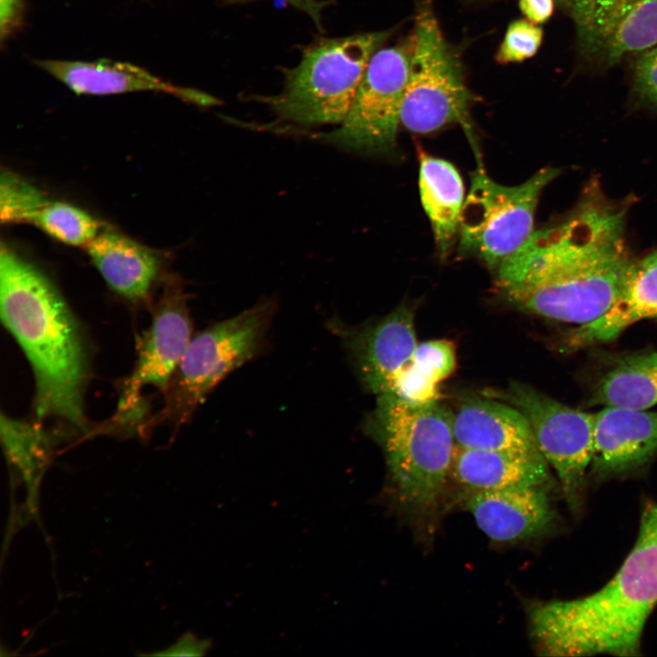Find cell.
<instances>
[{
    "mask_svg": "<svg viewBox=\"0 0 657 657\" xmlns=\"http://www.w3.org/2000/svg\"><path fill=\"white\" fill-rule=\"evenodd\" d=\"M656 604L657 503L648 501L636 541L612 579L582 598L534 604L531 635L548 656H635Z\"/></svg>",
    "mask_w": 657,
    "mask_h": 657,
    "instance_id": "1",
    "label": "cell"
},
{
    "mask_svg": "<svg viewBox=\"0 0 657 657\" xmlns=\"http://www.w3.org/2000/svg\"><path fill=\"white\" fill-rule=\"evenodd\" d=\"M0 308L2 322L31 366L37 416L56 417L86 431L88 367L78 323L48 278L3 245Z\"/></svg>",
    "mask_w": 657,
    "mask_h": 657,
    "instance_id": "2",
    "label": "cell"
},
{
    "mask_svg": "<svg viewBox=\"0 0 657 657\" xmlns=\"http://www.w3.org/2000/svg\"><path fill=\"white\" fill-rule=\"evenodd\" d=\"M632 262L625 235L587 247L530 241L495 269L496 285L518 309L578 327L611 308Z\"/></svg>",
    "mask_w": 657,
    "mask_h": 657,
    "instance_id": "3",
    "label": "cell"
},
{
    "mask_svg": "<svg viewBox=\"0 0 657 657\" xmlns=\"http://www.w3.org/2000/svg\"><path fill=\"white\" fill-rule=\"evenodd\" d=\"M367 425L384 451L398 500L416 511L432 507L452 471L453 413L440 402L413 405L381 394Z\"/></svg>",
    "mask_w": 657,
    "mask_h": 657,
    "instance_id": "4",
    "label": "cell"
},
{
    "mask_svg": "<svg viewBox=\"0 0 657 657\" xmlns=\"http://www.w3.org/2000/svg\"><path fill=\"white\" fill-rule=\"evenodd\" d=\"M390 36L385 30L320 38L304 50L295 68L286 71L282 91L262 100L283 121L339 124L370 57Z\"/></svg>",
    "mask_w": 657,
    "mask_h": 657,
    "instance_id": "5",
    "label": "cell"
},
{
    "mask_svg": "<svg viewBox=\"0 0 657 657\" xmlns=\"http://www.w3.org/2000/svg\"><path fill=\"white\" fill-rule=\"evenodd\" d=\"M275 309L272 300L261 301L192 337L163 392L157 421L174 428L189 421L224 377L263 349Z\"/></svg>",
    "mask_w": 657,
    "mask_h": 657,
    "instance_id": "6",
    "label": "cell"
},
{
    "mask_svg": "<svg viewBox=\"0 0 657 657\" xmlns=\"http://www.w3.org/2000/svg\"><path fill=\"white\" fill-rule=\"evenodd\" d=\"M560 173L538 170L526 182L500 184L478 167L471 177L459 225V253L496 267L534 233L535 214L543 190Z\"/></svg>",
    "mask_w": 657,
    "mask_h": 657,
    "instance_id": "7",
    "label": "cell"
},
{
    "mask_svg": "<svg viewBox=\"0 0 657 657\" xmlns=\"http://www.w3.org/2000/svg\"><path fill=\"white\" fill-rule=\"evenodd\" d=\"M401 124L426 134L460 122L468 127L470 93L458 57L429 0H416L415 28Z\"/></svg>",
    "mask_w": 657,
    "mask_h": 657,
    "instance_id": "8",
    "label": "cell"
},
{
    "mask_svg": "<svg viewBox=\"0 0 657 657\" xmlns=\"http://www.w3.org/2000/svg\"><path fill=\"white\" fill-rule=\"evenodd\" d=\"M493 396L527 417L537 448L555 471L568 506L579 512L593 454V413L568 406L519 382Z\"/></svg>",
    "mask_w": 657,
    "mask_h": 657,
    "instance_id": "9",
    "label": "cell"
},
{
    "mask_svg": "<svg viewBox=\"0 0 657 657\" xmlns=\"http://www.w3.org/2000/svg\"><path fill=\"white\" fill-rule=\"evenodd\" d=\"M413 38L381 47L370 57L353 102L339 127L320 139L366 153H388L396 145Z\"/></svg>",
    "mask_w": 657,
    "mask_h": 657,
    "instance_id": "10",
    "label": "cell"
},
{
    "mask_svg": "<svg viewBox=\"0 0 657 657\" xmlns=\"http://www.w3.org/2000/svg\"><path fill=\"white\" fill-rule=\"evenodd\" d=\"M192 339V321L186 298L178 286H169L159 300L150 327L138 338L137 359L124 381L114 420L140 421L144 412L143 391L162 392Z\"/></svg>",
    "mask_w": 657,
    "mask_h": 657,
    "instance_id": "11",
    "label": "cell"
},
{
    "mask_svg": "<svg viewBox=\"0 0 657 657\" xmlns=\"http://www.w3.org/2000/svg\"><path fill=\"white\" fill-rule=\"evenodd\" d=\"M581 50L606 66L657 45V0H560Z\"/></svg>",
    "mask_w": 657,
    "mask_h": 657,
    "instance_id": "12",
    "label": "cell"
},
{
    "mask_svg": "<svg viewBox=\"0 0 657 657\" xmlns=\"http://www.w3.org/2000/svg\"><path fill=\"white\" fill-rule=\"evenodd\" d=\"M329 324L344 343L363 386L378 396L391 393L396 375L412 361L418 345L412 309L400 305L360 328L339 320Z\"/></svg>",
    "mask_w": 657,
    "mask_h": 657,
    "instance_id": "13",
    "label": "cell"
},
{
    "mask_svg": "<svg viewBox=\"0 0 657 657\" xmlns=\"http://www.w3.org/2000/svg\"><path fill=\"white\" fill-rule=\"evenodd\" d=\"M590 473L621 477L642 470L657 454V412L603 407L593 413Z\"/></svg>",
    "mask_w": 657,
    "mask_h": 657,
    "instance_id": "14",
    "label": "cell"
},
{
    "mask_svg": "<svg viewBox=\"0 0 657 657\" xmlns=\"http://www.w3.org/2000/svg\"><path fill=\"white\" fill-rule=\"evenodd\" d=\"M465 504L478 527L498 542L538 536L555 518L546 487L470 492Z\"/></svg>",
    "mask_w": 657,
    "mask_h": 657,
    "instance_id": "15",
    "label": "cell"
},
{
    "mask_svg": "<svg viewBox=\"0 0 657 657\" xmlns=\"http://www.w3.org/2000/svg\"><path fill=\"white\" fill-rule=\"evenodd\" d=\"M36 64L78 95H112L135 91L165 92L193 102L206 104L203 93L177 87L135 65L97 61L37 60Z\"/></svg>",
    "mask_w": 657,
    "mask_h": 657,
    "instance_id": "16",
    "label": "cell"
},
{
    "mask_svg": "<svg viewBox=\"0 0 657 657\" xmlns=\"http://www.w3.org/2000/svg\"><path fill=\"white\" fill-rule=\"evenodd\" d=\"M648 318H657V250L633 260L611 308L594 321L572 329L566 348L579 350L613 341L631 325Z\"/></svg>",
    "mask_w": 657,
    "mask_h": 657,
    "instance_id": "17",
    "label": "cell"
},
{
    "mask_svg": "<svg viewBox=\"0 0 657 657\" xmlns=\"http://www.w3.org/2000/svg\"><path fill=\"white\" fill-rule=\"evenodd\" d=\"M456 446L538 453L527 417L515 406L491 399L468 398L453 413Z\"/></svg>",
    "mask_w": 657,
    "mask_h": 657,
    "instance_id": "18",
    "label": "cell"
},
{
    "mask_svg": "<svg viewBox=\"0 0 657 657\" xmlns=\"http://www.w3.org/2000/svg\"><path fill=\"white\" fill-rule=\"evenodd\" d=\"M548 464L541 453H519L456 446L452 471L470 492L546 487Z\"/></svg>",
    "mask_w": 657,
    "mask_h": 657,
    "instance_id": "19",
    "label": "cell"
},
{
    "mask_svg": "<svg viewBox=\"0 0 657 657\" xmlns=\"http://www.w3.org/2000/svg\"><path fill=\"white\" fill-rule=\"evenodd\" d=\"M87 249L112 290L130 301L146 299L159 273V260L151 249L109 230L101 231Z\"/></svg>",
    "mask_w": 657,
    "mask_h": 657,
    "instance_id": "20",
    "label": "cell"
},
{
    "mask_svg": "<svg viewBox=\"0 0 657 657\" xmlns=\"http://www.w3.org/2000/svg\"><path fill=\"white\" fill-rule=\"evenodd\" d=\"M419 192L430 221L437 251L446 256L459 232L464 187L457 169L448 161L419 152Z\"/></svg>",
    "mask_w": 657,
    "mask_h": 657,
    "instance_id": "21",
    "label": "cell"
},
{
    "mask_svg": "<svg viewBox=\"0 0 657 657\" xmlns=\"http://www.w3.org/2000/svg\"><path fill=\"white\" fill-rule=\"evenodd\" d=\"M590 405L648 410L657 404V352L616 358L596 380Z\"/></svg>",
    "mask_w": 657,
    "mask_h": 657,
    "instance_id": "22",
    "label": "cell"
},
{
    "mask_svg": "<svg viewBox=\"0 0 657 657\" xmlns=\"http://www.w3.org/2000/svg\"><path fill=\"white\" fill-rule=\"evenodd\" d=\"M1 439L13 466L26 480L36 481L51 454L49 433L39 424L2 414Z\"/></svg>",
    "mask_w": 657,
    "mask_h": 657,
    "instance_id": "23",
    "label": "cell"
},
{
    "mask_svg": "<svg viewBox=\"0 0 657 657\" xmlns=\"http://www.w3.org/2000/svg\"><path fill=\"white\" fill-rule=\"evenodd\" d=\"M31 224L67 245L87 247L101 232V223L85 211L62 202L48 201Z\"/></svg>",
    "mask_w": 657,
    "mask_h": 657,
    "instance_id": "24",
    "label": "cell"
},
{
    "mask_svg": "<svg viewBox=\"0 0 657 657\" xmlns=\"http://www.w3.org/2000/svg\"><path fill=\"white\" fill-rule=\"evenodd\" d=\"M0 189L1 220L5 223H31L49 201L36 187L9 172L2 173Z\"/></svg>",
    "mask_w": 657,
    "mask_h": 657,
    "instance_id": "25",
    "label": "cell"
},
{
    "mask_svg": "<svg viewBox=\"0 0 657 657\" xmlns=\"http://www.w3.org/2000/svg\"><path fill=\"white\" fill-rule=\"evenodd\" d=\"M543 31L525 19L512 21L506 31L495 59L500 64L522 62L536 55L541 46Z\"/></svg>",
    "mask_w": 657,
    "mask_h": 657,
    "instance_id": "26",
    "label": "cell"
},
{
    "mask_svg": "<svg viewBox=\"0 0 657 657\" xmlns=\"http://www.w3.org/2000/svg\"><path fill=\"white\" fill-rule=\"evenodd\" d=\"M412 362L439 384L455 370L454 346L447 339H433L418 343Z\"/></svg>",
    "mask_w": 657,
    "mask_h": 657,
    "instance_id": "27",
    "label": "cell"
},
{
    "mask_svg": "<svg viewBox=\"0 0 657 657\" xmlns=\"http://www.w3.org/2000/svg\"><path fill=\"white\" fill-rule=\"evenodd\" d=\"M438 385L411 361L396 375L389 394L410 404L424 405L439 402Z\"/></svg>",
    "mask_w": 657,
    "mask_h": 657,
    "instance_id": "28",
    "label": "cell"
},
{
    "mask_svg": "<svg viewBox=\"0 0 657 657\" xmlns=\"http://www.w3.org/2000/svg\"><path fill=\"white\" fill-rule=\"evenodd\" d=\"M635 79L641 91L657 102V45L641 56L635 68Z\"/></svg>",
    "mask_w": 657,
    "mask_h": 657,
    "instance_id": "29",
    "label": "cell"
},
{
    "mask_svg": "<svg viewBox=\"0 0 657 657\" xmlns=\"http://www.w3.org/2000/svg\"><path fill=\"white\" fill-rule=\"evenodd\" d=\"M259 0H224L227 5H243ZM298 11L308 15L319 31H323V10L332 4V0H282Z\"/></svg>",
    "mask_w": 657,
    "mask_h": 657,
    "instance_id": "30",
    "label": "cell"
},
{
    "mask_svg": "<svg viewBox=\"0 0 657 657\" xmlns=\"http://www.w3.org/2000/svg\"><path fill=\"white\" fill-rule=\"evenodd\" d=\"M518 5L526 18L537 25L547 22L554 11V0H519Z\"/></svg>",
    "mask_w": 657,
    "mask_h": 657,
    "instance_id": "31",
    "label": "cell"
},
{
    "mask_svg": "<svg viewBox=\"0 0 657 657\" xmlns=\"http://www.w3.org/2000/svg\"><path fill=\"white\" fill-rule=\"evenodd\" d=\"M207 649V643L198 641L192 636H185L180 641L167 649L163 652L156 653L159 655H202Z\"/></svg>",
    "mask_w": 657,
    "mask_h": 657,
    "instance_id": "32",
    "label": "cell"
},
{
    "mask_svg": "<svg viewBox=\"0 0 657 657\" xmlns=\"http://www.w3.org/2000/svg\"><path fill=\"white\" fill-rule=\"evenodd\" d=\"M22 0H0L1 36L4 38L16 23Z\"/></svg>",
    "mask_w": 657,
    "mask_h": 657,
    "instance_id": "33",
    "label": "cell"
}]
</instances>
